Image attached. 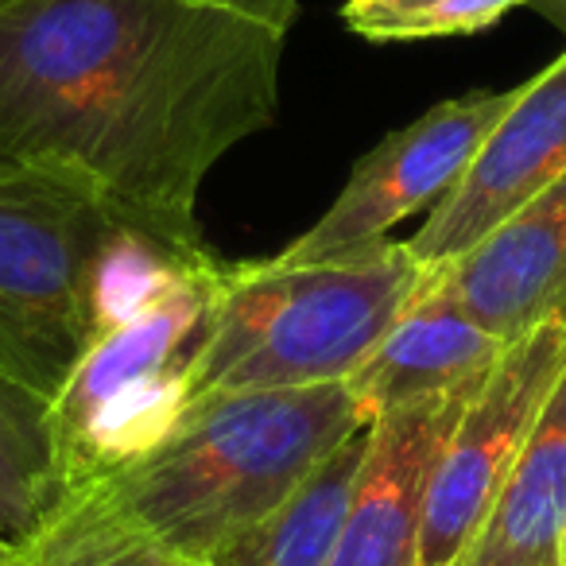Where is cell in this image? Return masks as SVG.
Returning a JSON list of instances; mask_svg holds the SVG:
<instances>
[{"label":"cell","instance_id":"4","mask_svg":"<svg viewBox=\"0 0 566 566\" xmlns=\"http://www.w3.org/2000/svg\"><path fill=\"white\" fill-rule=\"evenodd\" d=\"M408 244L380 241L334 260L221 264L210 338L190 400L256 388L342 385L380 346L423 283Z\"/></svg>","mask_w":566,"mask_h":566},{"label":"cell","instance_id":"7","mask_svg":"<svg viewBox=\"0 0 566 566\" xmlns=\"http://www.w3.org/2000/svg\"><path fill=\"white\" fill-rule=\"evenodd\" d=\"M509 105L512 90H481L439 102L411 125L388 133L377 148L357 159L331 210L275 256L287 264H311L380 244L396 221L434 206L454 187L478 144Z\"/></svg>","mask_w":566,"mask_h":566},{"label":"cell","instance_id":"21","mask_svg":"<svg viewBox=\"0 0 566 566\" xmlns=\"http://www.w3.org/2000/svg\"><path fill=\"white\" fill-rule=\"evenodd\" d=\"M0 4H9V0H0Z\"/></svg>","mask_w":566,"mask_h":566},{"label":"cell","instance_id":"3","mask_svg":"<svg viewBox=\"0 0 566 566\" xmlns=\"http://www.w3.org/2000/svg\"><path fill=\"white\" fill-rule=\"evenodd\" d=\"M365 423L346 380L202 396L148 454L94 489L136 527L206 563Z\"/></svg>","mask_w":566,"mask_h":566},{"label":"cell","instance_id":"14","mask_svg":"<svg viewBox=\"0 0 566 566\" xmlns=\"http://www.w3.org/2000/svg\"><path fill=\"white\" fill-rule=\"evenodd\" d=\"M66 493L48 403L24 388L0 385V543L28 551Z\"/></svg>","mask_w":566,"mask_h":566},{"label":"cell","instance_id":"20","mask_svg":"<svg viewBox=\"0 0 566 566\" xmlns=\"http://www.w3.org/2000/svg\"><path fill=\"white\" fill-rule=\"evenodd\" d=\"M563 566H566V539H563Z\"/></svg>","mask_w":566,"mask_h":566},{"label":"cell","instance_id":"17","mask_svg":"<svg viewBox=\"0 0 566 566\" xmlns=\"http://www.w3.org/2000/svg\"><path fill=\"white\" fill-rule=\"evenodd\" d=\"M198 4L233 12V17H244V20H252V24H264L280 35H287V28H292V20H295V9H300V0H198Z\"/></svg>","mask_w":566,"mask_h":566},{"label":"cell","instance_id":"6","mask_svg":"<svg viewBox=\"0 0 566 566\" xmlns=\"http://www.w3.org/2000/svg\"><path fill=\"white\" fill-rule=\"evenodd\" d=\"M566 369V326L547 323L509 342L454 419L431 470L419 535V566H458L520 447L532 434L543 400Z\"/></svg>","mask_w":566,"mask_h":566},{"label":"cell","instance_id":"15","mask_svg":"<svg viewBox=\"0 0 566 566\" xmlns=\"http://www.w3.org/2000/svg\"><path fill=\"white\" fill-rule=\"evenodd\" d=\"M32 566H206L125 520L94 485L71 489L28 543Z\"/></svg>","mask_w":566,"mask_h":566},{"label":"cell","instance_id":"12","mask_svg":"<svg viewBox=\"0 0 566 566\" xmlns=\"http://www.w3.org/2000/svg\"><path fill=\"white\" fill-rule=\"evenodd\" d=\"M566 539V369L543 400L532 434L520 447L509 478L478 539L458 566H563Z\"/></svg>","mask_w":566,"mask_h":566},{"label":"cell","instance_id":"19","mask_svg":"<svg viewBox=\"0 0 566 566\" xmlns=\"http://www.w3.org/2000/svg\"><path fill=\"white\" fill-rule=\"evenodd\" d=\"M0 566H32V563H28V551L4 547V543H0Z\"/></svg>","mask_w":566,"mask_h":566},{"label":"cell","instance_id":"10","mask_svg":"<svg viewBox=\"0 0 566 566\" xmlns=\"http://www.w3.org/2000/svg\"><path fill=\"white\" fill-rule=\"evenodd\" d=\"M431 272L504 346L535 326H566V175L465 256Z\"/></svg>","mask_w":566,"mask_h":566},{"label":"cell","instance_id":"9","mask_svg":"<svg viewBox=\"0 0 566 566\" xmlns=\"http://www.w3.org/2000/svg\"><path fill=\"white\" fill-rule=\"evenodd\" d=\"M478 385L423 396L373 419L331 566H419L431 470Z\"/></svg>","mask_w":566,"mask_h":566},{"label":"cell","instance_id":"5","mask_svg":"<svg viewBox=\"0 0 566 566\" xmlns=\"http://www.w3.org/2000/svg\"><path fill=\"white\" fill-rule=\"evenodd\" d=\"M120 229L74 167L0 164V385L55 400L97 331Z\"/></svg>","mask_w":566,"mask_h":566},{"label":"cell","instance_id":"2","mask_svg":"<svg viewBox=\"0 0 566 566\" xmlns=\"http://www.w3.org/2000/svg\"><path fill=\"white\" fill-rule=\"evenodd\" d=\"M221 264L213 252L187 260L120 229L102 275L97 331L48 403L66 489L125 470L187 411Z\"/></svg>","mask_w":566,"mask_h":566},{"label":"cell","instance_id":"13","mask_svg":"<svg viewBox=\"0 0 566 566\" xmlns=\"http://www.w3.org/2000/svg\"><path fill=\"white\" fill-rule=\"evenodd\" d=\"M369 427L342 439L275 509L221 543L206 566H331L369 450Z\"/></svg>","mask_w":566,"mask_h":566},{"label":"cell","instance_id":"8","mask_svg":"<svg viewBox=\"0 0 566 566\" xmlns=\"http://www.w3.org/2000/svg\"><path fill=\"white\" fill-rule=\"evenodd\" d=\"M566 175V51L532 82L512 90L458 182L431 206L408 252L423 272L465 256L496 226Z\"/></svg>","mask_w":566,"mask_h":566},{"label":"cell","instance_id":"18","mask_svg":"<svg viewBox=\"0 0 566 566\" xmlns=\"http://www.w3.org/2000/svg\"><path fill=\"white\" fill-rule=\"evenodd\" d=\"M527 4H532L539 17H547L551 24L566 32V0H527Z\"/></svg>","mask_w":566,"mask_h":566},{"label":"cell","instance_id":"1","mask_svg":"<svg viewBox=\"0 0 566 566\" xmlns=\"http://www.w3.org/2000/svg\"><path fill=\"white\" fill-rule=\"evenodd\" d=\"M283 35L198 0L0 4V164L94 179L117 226L206 256L198 190L272 125Z\"/></svg>","mask_w":566,"mask_h":566},{"label":"cell","instance_id":"11","mask_svg":"<svg viewBox=\"0 0 566 566\" xmlns=\"http://www.w3.org/2000/svg\"><path fill=\"white\" fill-rule=\"evenodd\" d=\"M501 354L504 342H496L442 287L439 275L427 272L403 315L388 326L380 346L357 365L346 388L365 408V416L377 419L400 403L478 385Z\"/></svg>","mask_w":566,"mask_h":566},{"label":"cell","instance_id":"16","mask_svg":"<svg viewBox=\"0 0 566 566\" xmlns=\"http://www.w3.org/2000/svg\"><path fill=\"white\" fill-rule=\"evenodd\" d=\"M520 4L527 0H349L342 20L361 40L416 43L481 32Z\"/></svg>","mask_w":566,"mask_h":566}]
</instances>
